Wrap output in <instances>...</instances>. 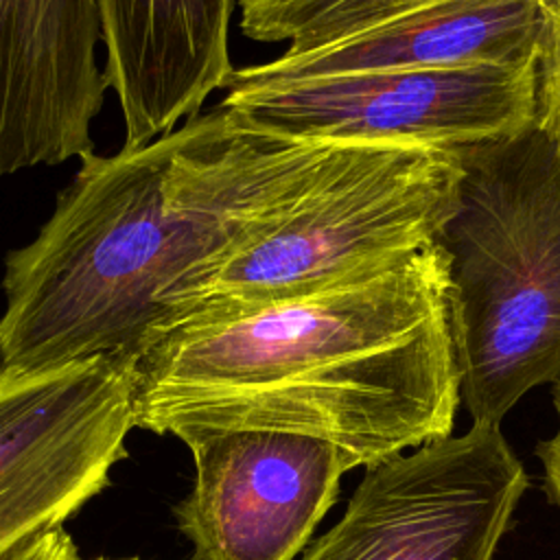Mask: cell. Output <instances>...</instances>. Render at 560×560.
Returning <instances> with one entry per match:
<instances>
[{"label": "cell", "instance_id": "4fadbf2b", "mask_svg": "<svg viewBox=\"0 0 560 560\" xmlns=\"http://www.w3.org/2000/svg\"><path fill=\"white\" fill-rule=\"evenodd\" d=\"M540 35L534 57V127L560 149V0H538Z\"/></svg>", "mask_w": 560, "mask_h": 560}, {"label": "cell", "instance_id": "52a82bcc", "mask_svg": "<svg viewBox=\"0 0 560 560\" xmlns=\"http://www.w3.org/2000/svg\"><path fill=\"white\" fill-rule=\"evenodd\" d=\"M527 483L501 429L472 424L368 466L300 560H492Z\"/></svg>", "mask_w": 560, "mask_h": 560}, {"label": "cell", "instance_id": "30bf717a", "mask_svg": "<svg viewBox=\"0 0 560 560\" xmlns=\"http://www.w3.org/2000/svg\"><path fill=\"white\" fill-rule=\"evenodd\" d=\"M105 79L125 144L153 142L225 88L234 66L228 31L236 0H98Z\"/></svg>", "mask_w": 560, "mask_h": 560}, {"label": "cell", "instance_id": "7c38bea8", "mask_svg": "<svg viewBox=\"0 0 560 560\" xmlns=\"http://www.w3.org/2000/svg\"><path fill=\"white\" fill-rule=\"evenodd\" d=\"M424 0H238L241 31L256 42H287L282 55H302L374 24Z\"/></svg>", "mask_w": 560, "mask_h": 560}, {"label": "cell", "instance_id": "5b68a950", "mask_svg": "<svg viewBox=\"0 0 560 560\" xmlns=\"http://www.w3.org/2000/svg\"><path fill=\"white\" fill-rule=\"evenodd\" d=\"M223 107L289 140L462 153L534 127V63L254 79L234 68Z\"/></svg>", "mask_w": 560, "mask_h": 560}, {"label": "cell", "instance_id": "6da1fadb", "mask_svg": "<svg viewBox=\"0 0 560 560\" xmlns=\"http://www.w3.org/2000/svg\"><path fill=\"white\" fill-rule=\"evenodd\" d=\"M324 144L265 133L219 105L153 142L81 155L37 236L7 254L0 370L136 363Z\"/></svg>", "mask_w": 560, "mask_h": 560}, {"label": "cell", "instance_id": "8fae6325", "mask_svg": "<svg viewBox=\"0 0 560 560\" xmlns=\"http://www.w3.org/2000/svg\"><path fill=\"white\" fill-rule=\"evenodd\" d=\"M538 0H424L335 44L238 68L254 79L534 63Z\"/></svg>", "mask_w": 560, "mask_h": 560}, {"label": "cell", "instance_id": "ba28073f", "mask_svg": "<svg viewBox=\"0 0 560 560\" xmlns=\"http://www.w3.org/2000/svg\"><path fill=\"white\" fill-rule=\"evenodd\" d=\"M195 483L175 516L195 560H295L354 466L322 438L278 429H197L177 435Z\"/></svg>", "mask_w": 560, "mask_h": 560}, {"label": "cell", "instance_id": "277c9868", "mask_svg": "<svg viewBox=\"0 0 560 560\" xmlns=\"http://www.w3.org/2000/svg\"><path fill=\"white\" fill-rule=\"evenodd\" d=\"M446 317L433 241L328 289L182 322L136 361V392L335 387L394 365Z\"/></svg>", "mask_w": 560, "mask_h": 560}, {"label": "cell", "instance_id": "7a4b0ae2", "mask_svg": "<svg viewBox=\"0 0 560 560\" xmlns=\"http://www.w3.org/2000/svg\"><path fill=\"white\" fill-rule=\"evenodd\" d=\"M457 206L435 243L448 265L459 398L497 424L560 383V149L536 127L466 149Z\"/></svg>", "mask_w": 560, "mask_h": 560}, {"label": "cell", "instance_id": "5bb4252c", "mask_svg": "<svg viewBox=\"0 0 560 560\" xmlns=\"http://www.w3.org/2000/svg\"><path fill=\"white\" fill-rule=\"evenodd\" d=\"M553 407H556V416H558V429L549 440H545L536 446V455L542 466L547 497L560 510V383L553 385Z\"/></svg>", "mask_w": 560, "mask_h": 560}, {"label": "cell", "instance_id": "3957f363", "mask_svg": "<svg viewBox=\"0 0 560 560\" xmlns=\"http://www.w3.org/2000/svg\"><path fill=\"white\" fill-rule=\"evenodd\" d=\"M462 173L455 151L326 142L300 186L199 278L182 322L328 289L433 243Z\"/></svg>", "mask_w": 560, "mask_h": 560}, {"label": "cell", "instance_id": "2e32d148", "mask_svg": "<svg viewBox=\"0 0 560 560\" xmlns=\"http://www.w3.org/2000/svg\"><path fill=\"white\" fill-rule=\"evenodd\" d=\"M79 560V558H77ZM96 560H107V558H96Z\"/></svg>", "mask_w": 560, "mask_h": 560}, {"label": "cell", "instance_id": "9a60e30c", "mask_svg": "<svg viewBox=\"0 0 560 560\" xmlns=\"http://www.w3.org/2000/svg\"><path fill=\"white\" fill-rule=\"evenodd\" d=\"M9 560H77V549L68 532L57 527L24 545Z\"/></svg>", "mask_w": 560, "mask_h": 560}, {"label": "cell", "instance_id": "9c48e42d", "mask_svg": "<svg viewBox=\"0 0 560 560\" xmlns=\"http://www.w3.org/2000/svg\"><path fill=\"white\" fill-rule=\"evenodd\" d=\"M101 42L98 0H0V177L92 151Z\"/></svg>", "mask_w": 560, "mask_h": 560}, {"label": "cell", "instance_id": "8992f818", "mask_svg": "<svg viewBox=\"0 0 560 560\" xmlns=\"http://www.w3.org/2000/svg\"><path fill=\"white\" fill-rule=\"evenodd\" d=\"M136 427V363L0 370V560L109 486Z\"/></svg>", "mask_w": 560, "mask_h": 560}]
</instances>
